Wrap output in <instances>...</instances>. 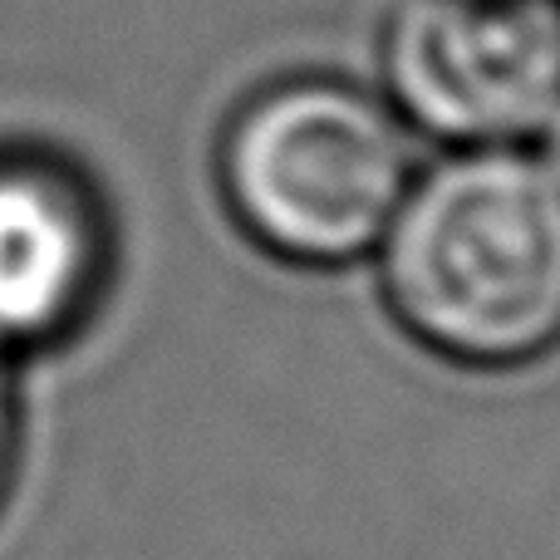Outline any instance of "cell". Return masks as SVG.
I'll return each mask as SVG.
<instances>
[{"mask_svg": "<svg viewBox=\"0 0 560 560\" xmlns=\"http://www.w3.org/2000/svg\"><path fill=\"white\" fill-rule=\"evenodd\" d=\"M398 329L463 369L560 349V183L532 148H457L413 177L384 242Z\"/></svg>", "mask_w": 560, "mask_h": 560, "instance_id": "obj_1", "label": "cell"}, {"mask_svg": "<svg viewBox=\"0 0 560 560\" xmlns=\"http://www.w3.org/2000/svg\"><path fill=\"white\" fill-rule=\"evenodd\" d=\"M217 187L266 256L335 271L384 242L413 187V143L388 98L335 74H285L226 118Z\"/></svg>", "mask_w": 560, "mask_h": 560, "instance_id": "obj_2", "label": "cell"}, {"mask_svg": "<svg viewBox=\"0 0 560 560\" xmlns=\"http://www.w3.org/2000/svg\"><path fill=\"white\" fill-rule=\"evenodd\" d=\"M388 104L453 148H522L560 104V0H398Z\"/></svg>", "mask_w": 560, "mask_h": 560, "instance_id": "obj_3", "label": "cell"}, {"mask_svg": "<svg viewBox=\"0 0 560 560\" xmlns=\"http://www.w3.org/2000/svg\"><path fill=\"white\" fill-rule=\"evenodd\" d=\"M114 222L84 167L35 143H0V354L74 339L104 305Z\"/></svg>", "mask_w": 560, "mask_h": 560, "instance_id": "obj_4", "label": "cell"}, {"mask_svg": "<svg viewBox=\"0 0 560 560\" xmlns=\"http://www.w3.org/2000/svg\"><path fill=\"white\" fill-rule=\"evenodd\" d=\"M15 453H20V398H15L10 359L0 354V502H5L10 472H15Z\"/></svg>", "mask_w": 560, "mask_h": 560, "instance_id": "obj_5", "label": "cell"}, {"mask_svg": "<svg viewBox=\"0 0 560 560\" xmlns=\"http://www.w3.org/2000/svg\"><path fill=\"white\" fill-rule=\"evenodd\" d=\"M526 148H532V153H536V163H541L546 173H551L556 183H560V104L551 108V114H546V124L536 128V133H532V143H526Z\"/></svg>", "mask_w": 560, "mask_h": 560, "instance_id": "obj_6", "label": "cell"}]
</instances>
